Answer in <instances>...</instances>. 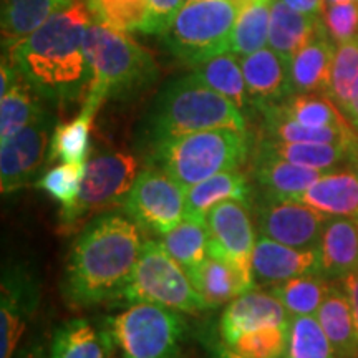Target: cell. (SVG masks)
Wrapping results in <instances>:
<instances>
[{"instance_id":"1","label":"cell","mask_w":358,"mask_h":358,"mask_svg":"<svg viewBox=\"0 0 358 358\" xmlns=\"http://www.w3.org/2000/svg\"><path fill=\"white\" fill-rule=\"evenodd\" d=\"M93 13L85 0L45 22L32 35L8 48V62L45 100L65 105L87 96L90 71L85 37Z\"/></svg>"},{"instance_id":"2","label":"cell","mask_w":358,"mask_h":358,"mask_svg":"<svg viewBox=\"0 0 358 358\" xmlns=\"http://www.w3.org/2000/svg\"><path fill=\"white\" fill-rule=\"evenodd\" d=\"M141 227L128 214L101 213L71 244L62 294L73 307H90L122 297L140 259Z\"/></svg>"},{"instance_id":"3","label":"cell","mask_w":358,"mask_h":358,"mask_svg":"<svg viewBox=\"0 0 358 358\" xmlns=\"http://www.w3.org/2000/svg\"><path fill=\"white\" fill-rule=\"evenodd\" d=\"M219 128L248 131L245 116L192 71L163 85L141 123V140L148 150L159 141Z\"/></svg>"},{"instance_id":"4","label":"cell","mask_w":358,"mask_h":358,"mask_svg":"<svg viewBox=\"0 0 358 358\" xmlns=\"http://www.w3.org/2000/svg\"><path fill=\"white\" fill-rule=\"evenodd\" d=\"M92 80L83 110L96 113L108 100H129L158 80L159 70L151 53L127 32L93 17L85 37Z\"/></svg>"},{"instance_id":"5","label":"cell","mask_w":358,"mask_h":358,"mask_svg":"<svg viewBox=\"0 0 358 358\" xmlns=\"http://www.w3.org/2000/svg\"><path fill=\"white\" fill-rule=\"evenodd\" d=\"M146 151L148 166L161 169L189 189L214 174L243 168L250 153V136L248 131L219 128L159 141Z\"/></svg>"},{"instance_id":"6","label":"cell","mask_w":358,"mask_h":358,"mask_svg":"<svg viewBox=\"0 0 358 358\" xmlns=\"http://www.w3.org/2000/svg\"><path fill=\"white\" fill-rule=\"evenodd\" d=\"M243 6L239 0H186L161 37L171 55L196 66L231 52L232 30Z\"/></svg>"},{"instance_id":"7","label":"cell","mask_w":358,"mask_h":358,"mask_svg":"<svg viewBox=\"0 0 358 358\" xmlns=\"http://www.w3.org/2000/svg\"><path fill=\"white\" fill-rule=\"evenodd\" d=\"M122 297L131 303H158L185 313H201L211 308L192 285L185 268L169 256L159 241L153 239L143 243L140 259Z\"/></svg>"},{"instance_id":"8","label":"cell","mask_w":358,"mask_h":358,"mask_svg":"<svg viewBox=\"0 0 358 358\" xmlns=\"http://www.w3.org/2000/svg\"><path fill=\"white\" fill-rule=\"evenodd\" d=\"M123 358H178L186 322L181 312L138 302L105 320Z\"/></svg>"},{"instance_id":"9","label":"cell","mask_w":358,"mask_h":358,"mask_svg":"<svg viewBox=\"0 0 358 358\" xmlns=\"http://www.w3.org/2000/svg\"><path fill=\"white\" fill-rule=\"evenodd\" d=\"M138 174L140 163L124 151L103 150L90 156L77 203L58 214L62 227L71 229L83 217L123 206Z\"/></svg>"},{"instance_id":"10","label":"cell","mask_w":358,"mask_h":358,"mask_svg":"<svg viewBox=\"0 0 358 358\" xmlns=\"http://www.w3.org/2000/svg\"><path fill=\"white\" fill-rule=\"evenodd\" d=\"M186 187L155 166L140 171L123 211L141 229L164 236L185 219Z\"/></svg>"},{"instance_id":"11","label":"cell","mask_w":358,"mask_h":358,"mask_svg":"<svg viewBox=\"0 0 358 358\" xmlns=\"http://www.w3.org/2000/svg\"><path fill=\"white\" fill-rule=\"evenodd\" d=\"M254 219L261 236L295 249H315L329 217L295 199L262 192L254 204Z\"/></svg>"},{"instance_id":"12","label":"cell","mask_w":358,"mask_h":358,"mask_svg":"<svg viewBox=\"0 0 358 358\" xmlns=\"http://www.w3.org/2000/svg\"><path fill=\"white\" fill-rule=\"evenodd\" d=\"M40 303V282L25 262H8L0 284V358H13Z\"/></svg>"},{"instance_id":"13","label":"cell","mask_w":358,"mask_h":358,"mask_svg":"<svg viewBox=\"0 0 358 358\" xmlns=\"http://www.w3.org/2000/svg\"><path fill=\"white\" fill-rule=\"evenodd\" d=\"M55 118L50 111L43 113L20 131L2 141L0 151V187L2 194L29 186L45 163H48V148Z\"/></svg>"},{"instance_id":"14","label":"cell","mask_w":358,"mask_h":358,"mask_svg":"<svg viewBox=\"0 0 358 358\" xmlns=\"http://www.w3.org/2000/svg\"><path fill=\"white\" fill-rule=\"evenodd\" d=\"M209 234V256L229 264L248 279L252 277V254L256 232L245 206L226 201L214 206L206 217Z\"/></svg>"},{"instance_id":"15","label":"cell","mask_w":358,"mask_h":358,"mask_svg":"<svg viewBox=\"0 0 358 358\" xmlns=\"http://www.w3.org/2000/svg\"><path fill=\"white\" fill-rule=\"evenodd\" d=\"M313 274H322L319 248L295 249L266 236L257 237L252 254L254 285H275Z\"/></svg>"},{"instance_id":"16","label":"cell","mask_w":358,"mask_h":358,"mask_svg":"<svg viewBox=\"0 0 358 358\" xmlns=\"http://www.w3.org/2000/svg\"><path fill=\"white\" fill-rule=\"evenodd\" d=\"M290 320L289 312L275 295L249 290L232 299L229 306L224 308L219 320V332L222 343L232 347L244 334L268 325L289 327Z\"/></svg>"},{"instance_id":"17","label":"cell","mask_w":358,"mask_h":358,"mask_svg":"<svg viewBox=\"0 0 358 358\" xmlns=\"http://www.w3.org/2000/svg\"><path fill=\"white\" fill-rule=\"evenodd\" d=\"M239 64L249 96L256 108L282 103L294 95L290 64L271 47L239 57Z\"/></svg>"},{"instance_id":"18","label":"cell","mask_w":358,"mask_h":358,"mask_svg":"<svg viewBox=\"0 0 358 358\" xmlns=\"http://www.w3.org/2000/svg\"><path fill=\"white\" fill-rule=\"evenodd\" d=\"M322 275L329 280L345 279L358 271V219L329 217L322 231Z\"/></svg>"},{"instance_id":"19","label":"cell","mask_w":358,"mask_h":358,"mask_svg":"<svg viewBox=\"0 0 358 358\" xmlns=\"http://www.w3.org/2000/svg\"><path fill=\"white\" fill-rule=\"evenodd\" d=\"M292 199L327 217L358 219V174L357 171H327L307 191Z\"/></svg>"},{"instance_id":"20","label":"cell","mask_w":358,"mask_h":358,"mask_svg":"<svg viewBox=\"0 0 358 358\" xmlns=\"http://www.w3.org/2000/svg\"><path fill=\"white\" fill-rule=\"evenodd\" d=\"M115 347L105 324L71 319L57 327L48 352L50 358H110Z\"/></svg>"},{"instance_id":"21","label":"cell","mask_w":358,"mask_h":358,"mask_svg":"<svg viewBox=\"0 0 358 358\" xmlns=\"http://www.w3.org/2000/svg\"><path fill=\"white\" fill-rule=\"evenodd\" d=\"M226 201H236L244 206H250L252 203V187L241 169L217 173L191 186L186 191L185 219L206 222L208 213L214 206L226 203Z\"/></svg>"},{"instance_id":"22","label":"cell","mask_w":358,"mask_h":358,"mask_svg":"<svg viewBox=\"0 0 358 358\" xmlns=\"http://www.w3.org/2000/svg\"><path fill=\"white\" fill-rule=\"evenodd\" d=\"M335 52V42L327 29L315 35L306 47L295 53L290 62V82L294 95L299 93H325L329 90Z\"/></svg>"},{"instance_id":"23","label":"cell","mask_w":358,"mask_h":358,"mask_svg":"<svg viewBox=\"0 0 358 358\" xmlns=\"http://www.w3.org/2000/svg\"><path fill=\"white\" fill-rule=\"evenodd\" d=\"M325 29L324 19L317 15L301 13L282 0L271 2V27H268V47L282 58L292 62L295 53Z\"/></svg>"},{"instance_id":"24","label":"cell","mask_w":358,"mask_h":358,"mask_svg":"<svg viewBox=\"0 0 358 358\" xmlns=\"http://www.w3.org/2000/svg\"><path fill=\"white\" fill-rule=\"evenodd\" d=\"M325 173L327 171H322V169L294 164L259 150H256L252 161V178L262 187V192L279 196V198L292 199L302 194Z\"/></svg>"},{"instance_id":"25","label":"cell","mask_w":358,"mask_h":358,"mask_svg":"<svg viewBox=\"0 0 358 358\" xmlns=\"http://www.w3.org/2000/svg\"><path fill=\"white\" fill-rule=\"evenodd\" d=\"M257 110H261L264 116L266 140L358 146L352 127H303L282 115L275 105H264Z\"/></svg>"},{"instance_id":"26","label":"cell","mask_w":358,"mask_h":358,"mask_svg":"<svg viewBox=\"0 0 358 358\" xmlns=\"http://www.w3.org/2000/svg\"><path fill=\"white\" fill-rule=\"evenodd\" d=\"M315 317L334 348L335 357L358 358V330L345 290L330 285Z\"/></svg>"},{"instance_id":"27","label":"cell","mask_w":358,"mask_h":358,"mask_svg":"<svg viewBox=\"0 0 358 358\" xmlns=\"http://www.w3.org/2000/svg\"><path fill=\"white\" fill-rule=\"evenodd\" d=\"M187 277L211 308L231 302L256 287L254 280L244 277L229 264L211 256L192 268Z\"/></svg>"},{"instance_id":"28","label":"cell","mask_w":358,"mask_h":358,"mask_svg":"<svg viewBox=\"0 0 358 358\" xmlns=\"http://www.w3.org/2000/svg\"><path fill=\"white\" fill-rule=\"evenodd\" d=\"M73 0H2V38L7 48L32 35Z\"/></svg>"},{"instance_id":"29","label":"cell","mask_w":358,"mask_h":358,"mask_svg":"<svg viewBox=\"0 0 358 358\" xmlns=\"http://www.w3.org/2000/svg\"><path fill=\"white\" fill-rule=\"evenodd\" d=\"M259 151L277 156L301 166L330 171L345 159H353L358 146L324 145V143H285L277 140H264L257 146Z\"/></svg>"},{"instance_id":"30","label":"cell","mask_w":358,"mask_h":358,"mask_svg":"<svg viewBox=\"0 0 358 358\" xmlns=\"http://www.w3.org/2000/svg\"><path fill=\"white\" fill-rule=\"evenodd\" d=\"M194 73L208 83L209 87L229 98L241 111H249L252 106L248 85H245L243 69H241L239 57L232 52L221 53V55L209 58L203 64L192 66Z\"/></svg>"},{"instance_id":"31","label":"cell","mask_w":358,"mask_h":358,"mask_svg":"<svg viewBox=\"0 0 358 358\" xmlns=\"http://www.w3.org/2000/svg\"><path fill=\"white\" fill-rule=\"evenodd\" d=\"M0 96V143L48 111L42 106L40 95L32 85L22 77Z\"/></svg>"},{"instance_id":"32","label":"cell","mask_w":358,"mask_h":358,"mask_svg":"<svg viewBox=\"0 0 358 358\" xmlns=\"http://www.w3.org/2000/svg\"><path fill=\"white\" fill-rule=\"evenodd\" d=\"M159 243L186 274L209 257L208 226L194 219H182L174 229L161 236Z\"/></svg>"},{"instance_id":"33","label":"cell","mask_w":358,"mask_h":358,"mask_svg":"<svg viewBox=\"0 0 358 358\" xmlns=\"http://www.w3.org/2000/svg\"><path fill=\"white\" fill-rule=\"evenodd\" d=\"M329 290V279L322 274H313L271 285L268 292L279 299L292 319V317L317 315Z\"/></svg>"},{"instance_id":"34","label":"cell","mask_w":358,"mask_h":358,"mask_svg":"<svg viewBox=\"0 0 358 358\" xmlns=\"http://www.w3.org/2000/svg\"><path fill=\"white\" fill-rule=\"evenodd\" d=\"M272 0H249L241 8L232 30L231 52L237 57L250 55L268 45Z\"/></svg>"},{"instance_id":"35","label":"cell","mask_w":358,"mask_h":358,"mask_svg":"<svg viewBox=\"0 0 358 358\" xmlns=\"http://www.w3.org/2000/svg\"><path fill=\"white\" fill-rule=\"evenodd\" d=\"M95 113L83 110L69 123L57 124L52 133L48 148V163L64 161L71 164H83L90 158V129Z\"/></svg>"},{"instance_id":"36","label":"cell","mask_w":358,"mask_h":358,"mask_svg":"<svg viewBox=\"0 0 358 358\" xmlns=\"http://www.w3.org/2000/svg\"><path fill=\"white\" fill-rule=\"evenodd\" d=\"M277 110L303 127H350L337 105L324 93H299L282 103Z\"/></svg>"},{"instance_id":"37","label":"cell","mask_w":358,"mask_h":358,"mask_svg":"<svg viewBox=\"0 0 358 358\" xmlns=\"http://www.w3.org/2000/svg\"><path fill=\"white\" fill-rule=\"evenodd\" d=\"M284 358H337L315 315L292 317Z\"/></svg>"},{"instance_id":"38","label":"cell","mask_w":358,"mask_h":358,"mask_svg":"<svg viewBox=\"0 0 358 358\" xmlns=\"http://www.w3.org/2000/svg\"><path fill=\"white\" fill-rule=\"evenodd\" d=\"M93 17L122 32H143L148 0H85Z\"/></svg>"},{"instance_id":"39","label":"cell","mask_w":358,"mask_h":358,"mask_svg":"<svg viewBox=\"0 0 358 358\" xmlns=\"http://www.w3.org/2000/svg\"><path fill=\"white\" fill-rule=\"evenodd\" d=\"M358 80V38L340 43L335 52L332 77L327 90V96L345 113L350 101L353 85Z\"/></svg>"},{"instance_id":"40","label":"cell","mask_w":358,"mask_h":358,"mask_svg":"<svg viewBox=\"0 0 358 358\" xmlns=\"http://www.w3.org/2000/svg\"><path fill=\"white\" fill-rule=\"evenodd\" d=\"M85 164H58L45 171L35 186L43 192H47L52 199L60 203V211H66L77 203L80 187H82Z\"/></svg>"},{"instance_id":"41","label":"cell","mask_w":358,"mask_h":358,"mask_svg":"<svg viewBox=\"0 0 358 358\" xmlns=\"http://www.w3.org/2000/svg\"><path fill=\"white\" fill-rule=\"evenodd\" d=\"M289 327H261L244 334L229 348L245 358H284L287 350Z\"/></svg>"},{"instance_id":"42","label":"cell","mask_w":358,"mask_h":358,"mask_svg":"<svg viewBox=\"0 0 358 358\" xmlns=\"http://www.w3.org/2000/svg\"><path fill=\"white\" fill-rule=\"evenodd\" d=\"M322 19L327 34L335 43L340 45L358 38V2L327 6Z\"/></svg>"},{"instance_id":"43","label":"cell","mask_w":358,"mask_h":358,"mask_svg":"<svg viewBox=\"0 0 358 358\" xmlns=\"http://www.w3.org/2000/svg\"><path fill=\"white\" fill-rule=\"evenodd\" d=\"M185 3L186 0H148V17L143 32L163 35Z\"/></svg>"},{"instance_id":"44","label":"cell","mask_w":358,"mask_h":358,"mask_svg":"<svg viewBox=\"0 0 358 358\" xmlns=\"http://www.w3.org/2000/svg\"><path fill=\"white\" fill-rule=\"evenodd\" d=\"M282 2L294 10L307 13V15L322 17L325 10V0H282Z\"/></svg>"},{"instance_id":"45","label":"cell","mask_w":358,"mask_h":358,"mask_svg":"<svg viewBox=\"0 0 358 358\" xmlns=\"http://www.w3.org/2000/svg\"><path fill=\"white\" fill-rule=\"evenodd\" d=\"M343 290H345L348 301H350L353 319H355V325L358 330V271L343 279Z\"/></svg>"},{"instance_id":"46","label":"cell","mask_w":358,"mask_h":358,"mask_svg":"<svg viewBox=\"0 0 358 358\" xmlns=\"http://www.w3.org/2000/svg\"><path fill=\"white\" fill-rule=\"evenodd\" d=\"M13 358H50V352L47 353V347H45L43 340L32 338L20 350H17Z\"/></svg>"},{"instance_id":"47","label":"cell","mask_w":358,"mask_h":358,"mask_svg":"<svg viewBox=\"0 0 358 358\" xmlns=\"http://www.w3.org/2000/svg\"><path fill=\"white\" fill-rule=\"evenodd\" d=\"M345 115L348 116V120H350L353 127L358 129V80L355 82V85H353L352 96H350V101H348Z\"/></svg>"},{"instance_id":"48","label":"cell","mask_w":358,"mask_h":358,"mask_svg":"<svg viewBox=\"0 0 358 358\" xmlns=\"http://www.w3.org/2000/svg\"><path fill=\"white\" fill-rule=\"evenodd\" d=\"M213 358H245V357L239 355V353L227 347L226 343H219V345L213 348Z\"/></svg>"},{"instance_id":"49","label":"cell","mask_w":358,"mask_h":358,"mask_svg":"<svg viewBox=\"0 0 358 358\" xmlns=\"http://www.w3.org/2000/svg\"><path fill=\"white\" fill-rule=\"evenodd\" d=\"M350 2H358V0H325V7L335 6V3H350Z\"/></svg>"},{"instance_id":"50","label":"cell","mask_w":358,"mask_h":358,"mask_svg":"<svg viewBox=\"0 0 358 358\" xmlns=\"http://www.w3.org/2000/svg\"><path fill=\"white\" fill-rule=\"evenodd\" d=\"M353 163H355V171L358 174V153L355 155V158H353Z\"/></svg>"},{"instance_id":"51","label":"cell","mask_w":358,"mask_h":358,"mask_svg":"<svg viewBox=\"0 0 358 358\" xmlns=\"http://www.w3.org/2000/svg\"><path fill=\"white\" fill-rule=\"evenodd\" d=\"M239 2H243V3H245V2H249V0H239Z\"/></svg>"}]
</instances>
